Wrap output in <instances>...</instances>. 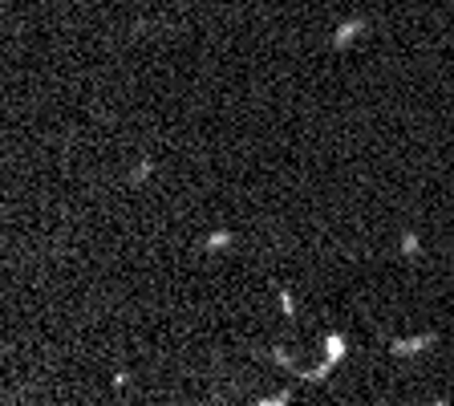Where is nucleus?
I'll return each instance as SVG.
<instances>
[{"label": "nucleus", "mask_w": 454, "mask_h": 406, "mask_svg": "<svg viewBox=\"0 0 454 406\" xmlns=\"http://www.w3.org/2000/svg\"><path fill=\"white\" fill-rule=\"evenodd\" d=\"M284 403H288V398L280 394V398H268V403H264V406H284Z\"/></svg>", "instance_id": "f257e3e1"}]
</instances>
